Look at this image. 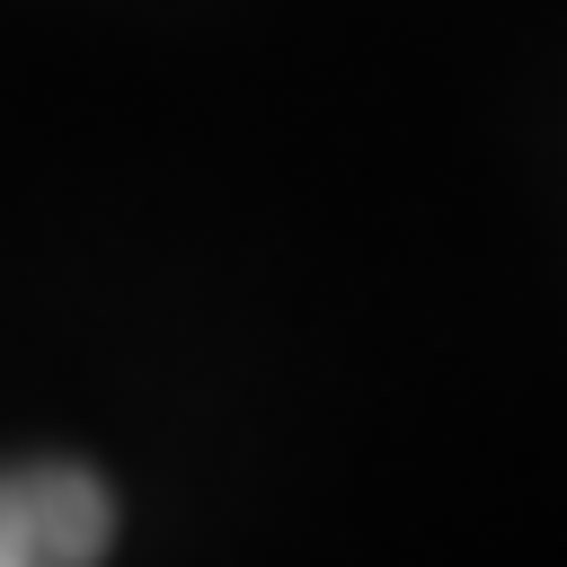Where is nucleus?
<instances>
[{
	"mask_svg": "<svg viewBox=\"0 0 567 567\" xmlns=\"http://www.w3.org/2000/svg\"><path fill=\"white\" fill-rule=\"evenodd\" d=\"M115 540V496L80 461L0 470V567H89Z\"/></svg>",
	"mask_w": 567,
	"mask_h": 567,
	"instance_id": "f257e3e1",
	"label": "nucleus"
}]
</instances>
